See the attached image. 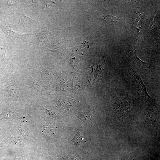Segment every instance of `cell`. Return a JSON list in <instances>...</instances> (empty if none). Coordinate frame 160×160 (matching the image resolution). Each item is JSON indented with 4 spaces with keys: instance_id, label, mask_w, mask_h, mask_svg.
<instances>
[{
    "instance_id": "obj_1",
    "label": "cell",
    "mask_w": 160,
    "mask_h": 160,
    "mask_svg": "<svg viewBox=\"0 0 160 160\" xmlns=\"http://www.w3.org/2000/svg\"><path fill=\"white\" fill-rule=\"evenodd\" d=\"M129 71L133 77L135 81L137 84V87L140 94L148 102L154 103V100L148 95L147 93L146 87L141 79L135 71L130 68Z\"/></svg>"
},
{
    "instance_id": "obj_2",
    "label": "cell",
    "mask_w": 160,
    "mask_h": 160,
    "mask_svg": "<svg viewBox=\"0 0 160 160\" xmlns=\"http://www.w3.org/2000/svg\"><path fill=\"white\" fill-rule=\"evenodd\" d=\"M105 61H101L99 63L96 73V78L100 80L104 78L106 74V66Z\"/></svg>"
},
{
    "instance_id": "obj_3",
    "label": "cell",
    "mask_w": 160,
    "mask_h": 160,
    "mask_svg": "<svg viewBox=\"0 0 160 160\" xmlns=\"http://www.w3.org/2000/svg\"><path fill=\"white\" fill-rule=\"evenodd\" d=\"M36 22V21L30 18L23 13L20 17L19 23L24 26L30 28L32 25Z\"/></svg>"
},
{
    "instance_id": "obj_4",
    "label": "cell",
    "mask_w": 160,
    "mask_h": 160,
    "mask_svg": "<svg viewBox=\"0 0 160 160\" xmlns=\"http://www.w3.org/2000/svg\"><path fill=\"white\" fill-rule=\"evenodd\" d=\"M3 28L5 30L6 32V34L13 38H18L21 39L25 38L28 35V34L22 33L15 31L6 26H4Z\"/></svg>"
},
{
    "instance_id": "obj_5",
    "label": "cell",
    "mask_w": 160,
    "mask_h": 160,
    "mask_svg": "<svg viewBox=\"0 0 160 160\" xmlns=\"http://www.w3.org/2000/svg\"><path fill=\"white\" fill-rule=\"evenodd\" d=\"M92 110L89 107L81 113L79 117L80 119L83 121L87 122L92 118Z\"/></svg>"
},
{
    "instance_id": "obj_6",
    "label": "cell",
    "mask_w": 160,
    "mask_h": 160,
    "mask_svg": "<svg viewBox=\"0 0 160 160\" xmlns=\"http://www.w3.org/2000/svg\"><path fill=\"white\" fill-rule=\"evenodd\" d=\"M128 55L129 56H130V57L132 59H133L135 61H136V62L138 63L139 64L145 67L152 68V67H151L149 65L140 60L138 58V57L136 55L135 53V52H131L130 55Z\"/></svg>"
},
{
    "instance_id": "obj_7",
    "label": "cell",
    "mask_w": 160,
    "mask_h": 160,
    "mask_svg": "<svg viewBox=\"0 0 160 160\" xmlns=\"http://www.w3.org/2000/svg\"><path fill=\"white\" fill-rule=\"evenodd\" d=\"M83 140V138L81 134L80 133L79 130H78L77 133L76 134L71 141L76 145H78Z\"/></svg>"
},
{
    "instance_id": "obj_8",
    "label": "cell",
    "mask_w": 160,
    "mask_h": 160,
    "mask_svg": "<svg viewBox=\"0 0 160 160\" xmlns=\"http://www.w3.org/2000/svg\"><path fill=\"white\" fill-rule=\"evenodd\" d=\"M103 17L105 21L109 23L114 24L117 22L116 18L114 16L106 15Z\"/></svg>"
},
{
    "instance_id": "obj_9",
    "label": "cell",
    "mask_w": 160,
    "mask_h": 160,
    "mask_svg": "<svg viewBox=\"0 0 160 160\" xmlns=\"http://www.w3.org/2000/svg\"><path fill=\"white\" fill-rule=\"evenodd\" d=\"M43 109L45 112L50 116L55 118H58L60 116L57 112L54 111L48 110L43 107Z\"/></svg>"
},
{
    "instance_id": "obj_10",
    "label": "cell",
    "mask_w": 160,
    "mask_h": 160,
    "mask_svg": "<svg viewBox=\"0 0 160 160\" xmlns=\"http://www.w3.org/2000/svg\"><path fill=\"white\" fill-rule=\"evenodd\" d=\"M53 3V1H47L45 3V9L47 10H49L52 7Z\"/></svg>"
}]
</instances>
